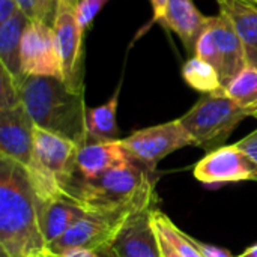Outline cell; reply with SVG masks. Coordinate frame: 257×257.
Listing matches in <instances>:
<instances>
[{
	"label": "cell",
	"instance_id": "cell-19",
	"mask_svg": "<svg viewBox=\"0 0 257 257\" xmlns=\"http://www.w3.org/2000/svg\"><path fill=\"white\" fill-rule=\"evenodd\" d=\"M120 84L111 98L102 105L87 108V140L92 142H114L119 140V128L116 113L119 105Z\"/></svg>",
	"mask_w": 257,
	"mask_h": 257
},
{
	"label": "cell",
	"instance_id": "cell-24",
	"mask_svg": "<svg viewBox=\"0 0 257 257\" xmlns=\"http://www.w3.org/2000/svg\"><path fill=\"white\" fill-rule=\"evenodd\" d=\"M38 8V21H42L48 26L54 24L59 0H35Z\"/></svg>",
	"mask_w": 257,
	"mask_h": 257
},
{
	"label": "cell",
	"instance_id": "cell-17",
	"mask_svg": "<svg viewBox=\"0 0 257 257\" xmlns=\"http://www.w3.org/2000/svg\"><path fill=\"white\" fill-rule=\"evenodd\" d=\"M220 12L235 26L245 50L247 63L257 68V6L244 0H217Z\"/></svg>",
	"mask_w": 257,
	"mask_h": 257
},
{
	"label": "cell",
	"instance_id": "cell-32",
	"mask_svg": "<svg viewBox=\"0 0 257 257\" xmlns=\"http://www.w3.org/2000/svg\"><path fill=\"white\" fill-rule=\"evenodd\" d=\"M244 2H248V3H253L257 6V0H244Z\"/></svg>",
	"mask_w": 257,
	"mask_h": 257
},
{
	"label": "cell",
	"instance_id": "cell-2",
	"mask_svg": "<svg viewBox=\"0 0 257 257\" xmlns=\"http://www.w3.org/2000/svg\"><path fill=\"white\" fill-rule=\"evenodd\" d=\"M18 87L35 126L69 139L78 146L87 142L84 92L72 90L54 77H23Z\"/></svg>",
	"mask_w": 257,
	"mask_h": 257
},
{
	"label": "cell",
	"instance_id": "cell-31",
	"mask_svg": "<svg viewBox=\"0 0 257 257\" xmlns=\"http://www.w3.org/2000/svg\"><path fill=\"white\" fill-rule=\"evenodd\" d=\"M236 257H257V244L251 245V247L247 248L242 254H239V256Z\"/></svg>",
	"mask_w": 257,
	"mask_h": 257
},
{
	"label": "cell",
	"instance_id": "cell-16",
	"mask_svg": "<svg viewBox=\"0 0 257 257\" xmlns=\"http://www.w3.org/2000/svg\"><path fill=\"white\" fill-rule=\"evenodd\" d=\"M83 212L84 211L80 206L63 197L48 202H38L39 227L47 250L74 226Z\"/></svg>",
	"mask_w": 257,
	"mask_h": 257
},
{
	"label": "cell",
	"instance_id": "cell-28",
	"mask_svg": "<svg viewBox=\"0 0 257 257\" xmlns=\"http://www.w3.org/2000/svg\"><path fill=\"white\" fill-rule=\"evenodd\" d=\"M48 254V253H47ZM50 256V254H48ZM51 257H101L98 251L89 250V248H83V247H74L69 250H65L59 254H54Z\"/></svg>",
	"mask_w": 257,
	"mask_h": 257
},
{
	"label": "cell",
	"instance_id": "cell-20",
	"mask_svg": "<svg viewBox=\"0 0 257 257\" xmlns=\"http://www.w3.org/2000/svg\"><path fill=\"white\" fill-rule=\"evenodd\" d=\"M182 78L191 89H194L203 95L205 93H217V92L224 90L217 69L211 63L202 60L197 56L190 57L184 63Z\"/></svg>",
	"mask_w": 257,
	"mask_h": 257
},
{
	"label": "cell",
	"instance_id": "cell-26",
	"mask_svg": "<svg viewBox=\"0 0 257 257\" xmlns=\"http://www.w3.org/2000/svg\"><path fill=\"white\" fill-rule=\"evenodd\" d=\"M194 244H196V247L199 248V251L202 253L203 257H235L230 251H227L224 248H220V247H215V245H209V244L200 242L197 239H194Z\"/></svg>",
	"mask_w": 257,
	"mask_h": 257
},
{
	"label": "cell",
	"instance_id": "cell-4",
	"mask_svg": "<svg viewBox=\"0 0 257 257\" xmlns=\"http://www.w3.org/2000/svg\"><path fill=\"white\" fill-rule=\"evenodd\" d=\"M155 187H151L134 200L119 208L107 211H84L74 226L59 241L48 247L47 253L54 256L74 247H83L93 251L111 247L136 215L155 206Z\"/></svg>",
	"mask_w": 257,
	"mask_h": 257
},
{
	"label": "cell",
	"instance_id": "cell-35",
	"mask_svg": "<svg viewBox=\"0 0 257 257\" xmlns=\"http://www.w3.org/2000/svg\"><path fill=\"white\" fill-rule=\"evenodd\" d=\"M45 257H47V256H45Z\"/></svg>",
	"mask_w": 257,
	"mask_h": 257
},
{
	"label": "cell",
	"instance_id": "cell-10",
	"mask_svg": "<svg viewBox=\"0 0 257 257\" xmlns=\"http://www.w3.org/2000/svg\"><path fill=\"white\" fill-rule=\"evenodd\" d=\"M20 62L21 78L54 77L63 80L62 60L53 26L42 21H29L21 41Z\"/></svg>",
	"mask_w": 257,
	"mask_h": 257
},
{
	"label": "cell",
	"instance_id": "cell-33",
	"mask_svg": "<svg viewBox=\"0 0 257 257\" xmlns=\"http://www.w3.org/2000/svg\"><path fill=\"white\" fill-rule=\"evenodd\" d=\"M47 256V253H41V254H36V256H33V257H45Z\"/></svg>",
	"mask_w": 257,
	"mask_h": 257
},
{
	"label": "cell",
	"instance_id": "cell-13",
	"mask_svg": "<svg viewBox=\"0 0 257 257\" xmlns=\"http://www.w3.org/2000/svg\"><path fill=\"white\" fill-rule=\"evenodd\" d=\"M130 160L131 157L123 148L120 139L114 142L87 140L78 146L75 157V175L83 179H96L113 167Z\"/></svg>",
	"mask_w": 257,
	"mask_h": 257
},
{
	"label": "cell",
	"instance_id": "cell-9",
	"mask_svg": "<svg viewBox=\"0 0 257 257\" xmlns=\"http://www.w3.org/2000/svg\"><path fill=\"white\" fill-rule=\"evenodd\" d=\"M120 142L131 160L140 163L151 172H155L160 161L167 155L193 146V140L179 119L134 131L128 137L120 139Z\"/></svg>",
	"mask_w": 257,
	"mask_h": 257
},
{
	"label": "cell",
	"instance_id": "cell-30",
	"mask_svg": "<svg viewBox=\"0 0 257 257\" xmlns=\"http://www.w3.org/2000/svg\"><path fill=\"white\" fill-rule=\"evenodd\" d=\"M98 253H99V256L101 257H120L116 253V250L113 248V245H111V247H105V248L99 250Z\"/></svg>",
	"mask_w": 257,
	"mask_h": 257
},
{
	"label": "cell",
	"instance_id": "cell-18",
	"mask_svg": "<svg viewBox=\"0 0 257 257\" xmlns=\"http://www.w3.org/2000/svg\"><path fill=\"white\" fill-rule=\"evenodd\" d=\"M29 21V17L20 11L11 20L0 24V62L17 80L21 78V41Z\"/></svg>",
	"mask_w": 257,
	"mask_h": 257
},
{
	"label": "cell",
	"instance_id": "cell-8",
	"mask_svg": "<svg viewBox=\"0 0 257 257\" xmlns=\"http://www.w3.org/2000/svg\"><path fill=\"white\" fill-rule=\"evenodd\" d=\"M78 3L80 0H59L53 29L62 60L63 81L72 90L84 92V30L77 17Z\"/></svg>",
	"mask_w": 257,
	"mask_h": 257
},
{
	"label": "cell",
	"instance_id": "cell-11",
	"mask_svg": "<svg viewBox=\"0 0 257 257\" xmlns=\"http://www.w3.org/2000/svg\"><path fill=\"white\" fill-rule=\"evenodd\" d=\"M194 178L206 185L257 181V164L235 143L205 155L194 167Z\"/></svg>",
	"mask_w": 257,
	"mask_h": 257
},
{
	"label": "cell",
	"instance_id": "cell-15",
	"mask_svg": "<svg viewBox=\"0 0 257 257\" xmlns=\"http://www.w3.org/2000/svg\"><path fill=\"white\" fill-rule=\"evenodd\" d=\"M208 20L209 17H205L193 0H169L161 24L178 35L185 51L193 57L197 41L206 29Z\"/></svg>",
	"mask_w": 257,
	"mask_h": 257
},
{
	"label": "cell",
	"instance_id": "cell-25",
	"mask_svg": "<svg viewBox=\"0 0 257 257\" xmlns=\"http://www.w3.org/2000/svg\"><path fill=\"white\" fill-rule=\"evenodd\" d=\"M236 145L257 164V130L244 137L242 140L236 142Z\"/></svg>",
	"mask_w": 257,
	"mask_h": 257
},
{
	"label": "cell",
	"instance_id": "cell-22",
	"mask_svg": "<svg viewBox=\"0 0 257 257\" xmlns=\"http://www.w3.org/2000/svg\"><path fill=\"white\" fill-rule=\"evenodd\" d=\"M152 224L154 229L161 233L182 257H203L196 247L193 236L182 232L164 212L157 208L152 211Z\"/></svg>",
	"mask_w": 257,
	"mask_h": 257
},
{
	"label": "cell",
	"instance_id": "cell-29",
	"mask_svg": "<svg viewBox=\"0 0 257 257\" xmlns=\"http://www.w3.org/2000/svg\"><path fill=\"white\" fill-rule=\"evenodd\" d=\"M149 2H151L152 11H154V21L161 23L166 15V8H167L169 0H149Z\"/></svg>",
	"mask_w": 257,
	"mask_h": 257
},
{
	"label": "cell",
	"instance_id": "cell-1",
	"mask_svg": "<svg viewBox=\"0 0 257 257\" xmlns=\"http://www.w3.org/2000/svg\"><path fill=\"white\" fill-rule=\"evenodd\" d=\"M47 253L38 199L27 169L0 157V257H33Z\"/></svg>",
	"mask_w": 257,
	"mask_h": 257
},
{
	"label": "cell",
	"instance_id": "cell-5",
	"mask_svg": "<svg viewBox=\"0 0 257 257\" xmlns=\"http://www.w3.org/2000/svg\"><path fill=\"white\" fill-rule=\"evenodd\" d=\"M78 145L59 134L35 126L33 155L27 173L38 202L62 197V190L75 173Z\"/></svg>",
	"mask_w": 257,
	"mask_h": 257
},
{
	"label": "cell",
	"instance_id": "cell-12",
	"mask_svg": "<svg viewBox=\"0 0 257 257\" xmlns=\"http://www.w3.org/2000/svg\"><path fill=\"white\" fill-rule=\"evenodd\" d=\"M35 123L23 101L0 108V157L15 160L26 169L33 155Z\"/></svg>",
	"mask_w": 257,
	"mask_h": 257
},
{
	"label": "cell",
	"instance_id": "cell-34",
	"mask_svg": "<svg viewBox=\"0 0 257 257\" xmlns=\"http://www.w3.org/2000/svg\"><path fill=\"white\" fill-rule=\"evenodd\" d=\"M47 257H51V256H48V254H47Z\"/></svg>",
	"mask_w": 257,
	"mask_h": 257
},
{
	"label": "cell",
	"instance_id": "cell-14",
	"mask_svg": "<svg viewBox=\"0 0 257 257\" xmlns=\"http://www.w3.org/2000/svg\"><path fill=\"white\" fill-rule=\"evenodd\" d=\"M149 208L136 215L122 230L113 244L120 257H163L158 236L152 224V211Z\"/></svg>",
	"mask_w": 257,
	"mask_h": 257
},
{
	"label": "cell",
	"instance_id": "cell-3",
	"mask_svg": "<svg viewBox=\"0 0 257 257\" xmlns=\"http://www.w3.org/2000/svg\"><path fill=\"white\" fill-rule=\"evenodd\" d=\"M155 172L130 160L96 179H83L75 173L62 190V197L83 211H107L130 203L145 190L155 187Z\"/></svg>",
	"mask_w": 257,
	"mask_h": 257
},
{
	"label": "cell",
	"instance_id": "cell-21",
	"mask_svg": "<svg viewBox=\"0 0 257 257\" xmlns=\"http://www.w3.org/2000/svg\"><path fill=\"white\" fill-rule=\"evenodd\" d=\"M224 93L230 96L248 117L257 119V68L247 66L224 87Z\"/></svg>",
	"mask_w": 257,
	"mask_h": 257
},
{
	"label": "cell",
	"instance_id": "cell-27",
	"mask_svg": "<svg viewBox=\"0 0 257 257\" xmlns=\"http://www.w3.org/2000/svg\"><path fill=\"white\" fill-rule=\"evenodd\" d=\"M17 12H20L17 0H0V24L11 20Z\"/></svg>",
	"mask_w": 257,
	"mask_h": 257
},
{
	"label": "cell",
	"instance_id": "cell-7",
	"mask_svg": "<svg viewBox=\"0 0 257 257\" xmlns=\"http://www.w3.org/2000/svg\"><path fill=\"white\" fill-rule=\"evenodd\" d=\"M194 56L217 69L223 87L229 86L248 66L241 38L232 21L223 12L209 17L206 29L197 41Z\"/></svg>",
	"mask_w": 257,
	"mask_h": 257
},
{
	"label": "cell",
	"instance_id": "cell-6",
	"mask_svg": "<svg viewBox=\"0 0 257 257\" xmlns=\"http://www.w3.org/2000/svg\"><path fill=\"white\" fill-rule=\"evenodd\" d=\"M245 117H248L247 113L223 90L202 95L200 99L179 117V122L193 140V146L215 151L223 146Z\"/></svg>",
	"mask_w": 257,
	"mask_h": 257
},
{
	"label": "cell",
	"instance_id": "cell-23",
	"mask_svg": "<svg viewBox=\"0 0 257 257\" xmlns=\"http://www.w3.org/2000/svg\"><path fill=\"white\" fill-rule=\"evenodd\" d=\"M110 0H80L78 8H77V17H78V23L84 32L92 26V23L96 18V15L99 14V11Z\"/></svg>",
	"mask_w": 257,
	"mask_h": 257
}]
</instances>
